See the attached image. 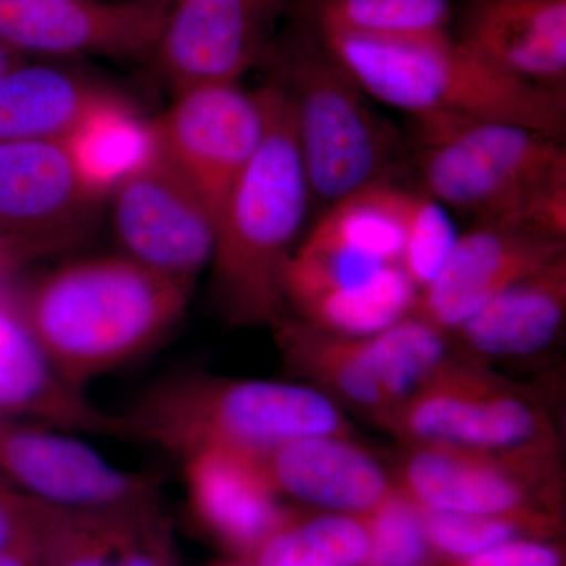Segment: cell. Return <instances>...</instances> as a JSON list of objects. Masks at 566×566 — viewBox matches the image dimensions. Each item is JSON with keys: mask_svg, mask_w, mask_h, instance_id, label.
Listing matches in <instances>:
<instances>
[{"mask_svg": "<svg viewBox=\"0 0 566 566\" xmlns=\"http://www.w3.org/2000/svg\"><path fill=\"white\" fill-rule=\"evenodd\" d=\"M191 294L117 253L44 270L2 305L57 374L84 389L166 340Z\"/></svg>", "mask_w": 566, "mask_h": 566, "instance_id": "1", "label": "cell"}, {"mask_svg": "<svg viewBox=\"0 0 566 566\" xmlns=\"http://www.w3.org/2000/svg\"><path fill=\"white\" fill-rule=\"evenodd\" d=\"M260 91L266 132L219 212L211 256L216 296L233 326L282 318L286 266L312 200L285 95L271 81Z\"/></svg>", "mask_w": 566, "mask_h": 566, "instance_id": "2", "label": "cell"}, {"mask_svg": "<svg viewBox=\"0 0 566 566\" xmlns=\"http://www.w3.org/2000/svg\"><path fill=\"white\" fill-rule=\"evenodd\" d=\"M318 35L365 95L419 123H515L564 142L565 91L510 76L449 33L423 40Z\"/></svg>", "mask_w": 566, "mask_h": 566, "instance_id": "3", "label": "cell"}, {"mask_svg": "<svg viewBox=\"0 0 566 566\" xmlns=\"http://www.w3.org/2000/svg\"><path fill=\"white\" fill-rule=\"evenodd\" d=\"M120 416L126 439L181 460L208 449L256 453L305 436H354L338 406L311 387L199 371L163 379Z\"/></svg>", "mask_w": 566, "mask_h": 566, "instance_id": "4", "label": "cell"}, {"mask_svg": "<svg viewBox=\"0 0 566 566\" xmlns=\"http://www.w3.org/2000/svg\"><path fill=\"white\" fill-rule=\"evenodd\" d=\"M423 191L476 223L566 237L562 140L506 122L420 123Z\"/></svg>", "mask_w": 566, "mask_h": 566, "instance_id": "5", "label": "cell"}, {"mask_svg": "<svg viewBox=\"0 0 566 566\" xmlns=\"http://www.w3.org/2000/svg\"><path fill=\"white\" fill-rule=\"evenodd\" d=\"M273 84L292 115L312 199L333 205L386 180L392 140L365 93L322 40L290 41L275 51Z\"/></svg>", "mask_w": 566, "mask_h": 566, "instance_id": "6", "label": "cell"}, {"mask_svg": "<svg viewBox=\"0 0 566 566\" xmlns=\"http://www.w3.org/2000/svg\"><path fill=\"white\" fill-rule=\"evenodd\" d=\"M381 427L408 446L560 458V439L545 409L512 382L472 363L447 359Z\"/></svg>", "mask_w": 566, "mask_h": 566, "instance_id": "7", "label": "cell"}, {"mask_svg": "<svg viewBox=\"0 0 566 566\" xmlns=\"http://www.w3.org/2000/svg\"><path fill=\"white\" fill-rule=\"evenodd\" d=\"M84 145L0 140V244L22 262L77 248L98 227L112 178Z\"/></svg>", "mask_w": 566, "mask_h": 566, "instance_id": "8", "label": "cell"}, {"mask_svg": "<svg viewBox=\"0 0 566 566\" xmlns=\"http://www.w3.org/2000/svg\"><path fill=\"white\" fill-rule=\"evenodd\" d=\"M123 255L192 293L211 263L214 212L166 158L147 147L112 178L106 208Z\"/></svg>", "mask_w": 566, "mask_h": 566, "instance_id": "9", "label": "cell"}, {"mask_svg": "<svg viewBox=\"0 0 566 566\" xmlns=\"http://www.w3.org/2000/svg\"><path fill=\"white\" fill-rule=\"evenodd\" d=\"M557 458L495 457L447 446H408L395 485L417 505L463 515L513 517L560 531Z\"/></svg>", "mask_w": 566, "mask_h": 566, "instance_id": "10", "label": "cell"}, {"mask_svg": "<svg viewBox=\"0 0 566 566\" xmlns=\"http://www.w3.org/2000/svg\"><path fill=\"white\" fill-rule=\"evenodd\" d=\"M266 132L262 91L238 84L203 85L175 93L153 122L148 144L186 178L214 212L253 158Z\"/></svg>", "mask_w": 566, "mask_h": 566, "instance_id": "11", "label": "cell"}, {"mask_svg": "<svg viewBox=\"0 0 566 566\" xmlns=\"http://www.w3.org/2000/svg\"><path fill=\"white\" fill-rule=\"evenodd\" d=\"M32 420L0 417V485L43 504L96 510L158 497V479L115 468L96 450Z\"/></svg>", "mask_w": 566, "mask_h": 566, "instance_id": "12", "label": "cell"}, {"mask_svg": "<svg viewBox=\"0 0 566 566\" xmlns=\"http://www.w3.org/2000/svg\"><path fill=\"white\" fill-rule=\"evenodd\" d=\"M167 0H0V44L43 57H151Z\"/></svg>", "mask_w": 566, "mask_h": 566, "instance_id": "13", "label": "cell"}, {"mask_svg": "<svg viewBox=\"0 0 566 566\" xmlns=\"http://www.w3.org/2000/svg\"><path fill=\"white\" fill-rule=\"evenodd\" d=\"M565 238L501 223H476L458 237L412 314L447 335L499 293L564 255Z\"/></svg>", "mask_w": 566, "mask_h": 566, "instance_id": "14", "label": "cell"}, {"mask_svg": "<svg viewBox=\"0 0 566 566\" xmlns=\"http://www.w3.org/2000/svg\"><path fill=\"white\" fill-rule=\"evenodd\" d=\"M133 117L126 96L73 66L20 61L0 74V140L85 142Z\"/></svg>", "mask_w": 566, "mask_h": 566, "instance_id": "15", "label": "cell"}, {"mask_svg": "<svg viewBox=\"0 0 566 566\" xmlns=\"http://www.w3.org/2000/svg\"><path fill=\"white\" fill-rule=\"evenodd\" d=\"M256 0H169L151 59L175 93L238 84L259 55Z\"/></svg>", "mask_w": 566, "mask_h": 566, "instance_id": "16", "label": "cell"}, {"mask_svg": "<svg viewBox=\"0 0 566 566\" xmlns=\"http://www.w3.org/2000/svg\"><path fill=\"white\" fill-rule=\"evenodd\" d=\"M33 542L39 566H177L158 497L96 510L39 502Z\"/></svg>", "mask_w": 566, "mask_h": 566, "instance_id": "17", "label": "cell"}, {"mask_svg": "<svg viewBox=\"0 0 566 566\" xmlns=\"http://www.w3.org/2000/svg\"><path fill=\"white\" fill-rule=\"evenodd\" d=\"M182 463L192 516L221 545L249 560L296 515L281 504L252 453L208 449Z\"/></svg>", "mask_w": 566, "mask_h": 566, "instance_id": "18", "label": "cell"}, {"mask_svg": "<svg viewBox=\"0 0 566 566\" xmlns=\"http://www.w3.org/2000/svg\"><path fill=\"white\" fill-rule=\"evenodd\" d=\"M279 495L365 516L395 490L394 479L352 438L305 436L252 453Z\"/></svg>", "mask_w": 566, "mask_h": 566, "instance_id": "19", "label": "cell"}, {"mask_svg": "<svg viewBox=\"0 0 566 566\" xmlns=\"http://www.w3.org/2000/svg\"><path fill=\"white\" fill-rule=\"evenodd\" d=\"M460 41L510 76L565 91L566 0H476Z\"/></svg>", "mask_w": 566, "mask_h": 566, "instance_id": "20", "label": "cell"}, {"mask_svg": "<svg viewBox=\"0 0 566 566\" xmlns=\"http://www.w3.org/2000/svg\"><path fill=\"white\" fill-rule=\"evenodd\" d=\"M0 417L32 420L63 431L125 439L120 415H111L70 385L20 322L0 304Z\"/></svg>", "mask_w": 566, "mask_h": 566, "instance_id": "21", "label": "cell"}, {"mask_svg": "<svg viewBox=\"0 0 566 566\" xmlns=\"http://www.w3.org/2000/svg\"><path fill=\"white\" fill-rule=\"evenodd\" d=\"M273 326L282 357L292 370L370 416L376 423H385L400 397L375 334L345 337L301 318H279Z\"/></svg>", "mask_w": 566, "mask_h": 566, "instance_id": "22", "label": "cell"}, {"mask_svg": "<svg viewBox=\"0 0 566 566\" xmlns=\"http://www.w3.org/2000/svg\"><path fill=\"white\" fill-rule=\"evenodd\" d=\"M566 318V253L499 293L453 333L479 359H517L549 348Z\"/></svg>", "mask_w": 566, "mask_h": 566, "instance_id": "23", "label": "cell"}, {"mask_svg": "<svg viewBox=\"0 0 566 566\" xmlns=\"http://www.w3.org/2000/svg\"><path fill=\"white\" fill-rule=\"evenodd\" d=\"M419 290L400 264H389L368 281L319 294L297 305L303 322L345 337L381 333L415 312Z\"/></svg>", "mask_w": 566, "mask_h": 566, "instance_id": "24", "label": "cell"}, {"mask_svg": "<svg viewBox=\"0 0 566 566\" xmlns=\"http://www.w3.org/2000/svg\"><path fill=\"white\" fill-rule=\"evenodd\" d=\"M450 0H319L316 31L370 40L447 35Z\"/></svg>", "mask_w": 566, "mask_h": 566, "instance_id": "25", "label": "cell"}, {"mask_svg": "<svg viewBox=\"0 0 566 566\" xmlns=\"http://www.w3.org/2000/svg\"><path fill=\"white\" fill-rule=\"evenodd\" d=\"M370 549L363 517L294 515L255 554L252 566H364Z\"/></svg>", "mask_w": 566, "mask_h": 566, "instance_id": "26", "label": "cell"}, {"mask_svg": "<svg viewBox=\"0 0 566 566\" xmlns=\"http://www.w3.org/2000/svg\"><path fill=\"white\" fill-rule=\"evenodd\" d=\"M419 512L428 546L441 564L463 560L512 539L551 538L542 527L513 517L463 515L423 506Z\"/></svg>", "mask_w": 566, "mask_h": 566, "instance_id": "27", "label": "cell"}, {"mask_svg": "<svg viewBox=\"0 0 566 566\" xmlns=\"http://www.w3.org/2000/svg\"><path fill=\"white\" fill-rule=\"evenodd\" d=\"M403 234L400 266L420 292L439 273L460 234L444 205L424 191L408 189L403 205Z\"/></svg>", "mask_w": 566, "mask_h": 566, "instance_id": "28", "label": "cell"}, {"mask_svg": "<svg viewBox=\"0 0 566 566\" xmlns=\"http://www.w3.org/2000/svg\"><path fill=\"white\" fill-rule=\"evenodd\" d=\"M363 517L370 549L364 566H430L433 554L424 536L419 506L395 485L375 510Z\"/></svg>", "mask_w": 566, "mask_h": 566, "instance_id": "29", "label": "cell"}, {"mask_svg": "<svg viewBox=\"0 0 566 566\" xmlns=\"http://www.w3.org/2000/svg\"><path fill=\"white\" fill-rule=\"evenodd\" d=\"M441 566H564V554L542 538H517Z\"/></svg>", "mask_w": 566, "mask_h": 566, "instance_id": "30", "label": "cell"}, {"mask_svg": "<svg viewBox=\"0 0 566 566\" xmlns=\"http://www.w3.org/2000/svg\"><path fill=\"white\" fill-rule=\"evenodd\" d=\"M35 510V499L0 485V551L31 528Z\"/></svg>", "mask_w": 566, "mask_h": 566, "instance_id": "31", "label": "cell"}, {"mask_svg": "<svg viewBox=\"0 0 566 566\" xmlns=\"http://www.w3.org/2000/svg\"><path fill=\"white\" fill-rule=\"evenodd\" d=\"M35 517H33L32 526L25 534H22L17 542L11 543L6 549L0 551V566H39L36 564L35 542H33Z\"/></svg>", "mask_w": 566, "mask_h": 566, "instance_id": "32", "label": "cell"}, {"mask_svg": "<svg viewBox=\"0 0 566 566\" xmlns=\"http://www.w3.org/2000/svg\"><path fill=\"white\" fill-rule=\"evenodd\" d=\"M20 61L21 55L14 54V52L10 51L9 48L0 44V74L6 73L11 65H14V63Z\"/></svg>", "mask_w": 566, "mask_h": 566, "instance_id": "33", "label": "cell"}, {"mask_svg": "<svg viewBox=\"0 0 566 566\" xmlns=\"http://www.w3.org/2000/svg\"><path fill=\"white\" fill-rule=\"evenodd\" d=\"M167 2H169V0H167ZM256 2H259L260 6H263L264 9H266V7L271 6V3L274 2V0H256Z\"/></svg>", "mask_w": 566, "mask_h": 566, "instance_id": "34", "label": "cell"}, {"mask_svg": "<svg viewBox=\"0 0 566 566\" xmlns=\"http://www.w3.org/2000/svg\"><path fill=\"white\" fill-rule=\"evenodd\" d=\"M229 566H243V565H229Z\"/></svg>", "mask_w": 566, "mask_h": 566, "instance_id": "35", "label": "cell"}]
</instances>
